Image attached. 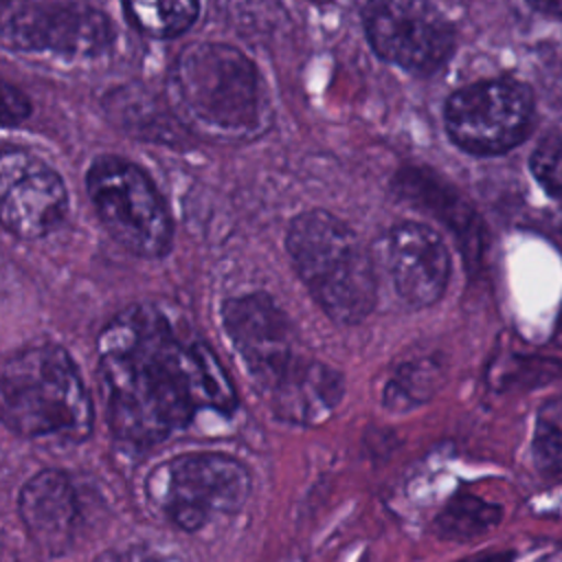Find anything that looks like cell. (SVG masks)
Masks as SVG:
<instances>
[{
  "label": "cell",
  "mask_w": 562,
  "mask_h": 562,
  "mask_svg": "<svg viewBox=\"0 0 562 562\" xmlns=\"http://www.w3.org/2000/svg\"><path fill=\"white\" fill-rule=\"evenodd\" d=\"M97 347L108 424L127 448L149 450L200 411L231 415L237 406L215 351L184 336L156 305L121 310Z\"/></svg>",
  "instance_id": "obj_1"
},
{
  "label": "cell",
  "mask_w": 562,
  "mask_h": 562,
  "mask_svg": "<svg viewBox=\"0 0 562 562\" xmlns=\"http://www.w3.org/2000/svg\"><path fill=\"white\" fill-rule=\"evenodd\" d=\"M0 413L26 439L77 443L92 432V404L64 347L26 345L7 356L0 375Z\"/></svg>",
  "instance_id": "obj_2"
},
{
  "label": "cell",
  "mask_w": 562,
  "mask_h": 562,
  "mask_svg": "<svg viewBox=\"0 0 562 562\" xmlns=\"http://www.w3.org/2000/svg\"><path fill=\"white\" fill-rule=\"evenodd\" d=\"M285 244L301 281L331 321L356 325L373 312V261L342 220L321 209L301 213L292 220Z\"/></svg>",
  "instance_id": "obj_3"
},
{
  "label": "cell",
  "mask_w": 562,
  "mask_h": 562,
  "mask_svg": "<svg viewBox=\"0 0 562 562\" xmlns=\"http://www.w3.org/2000/svg\"><path fill=\"white\" fill-rule=\"evenodd\" d=\"M171 90L182 112L217 136H244L261 119V81L235 46L198 42L171 68Z\"/></svg>",
  "instance_id": "obj_4"
},
{
  "label": "cell",
  "mask_w": 562,
  "mask_h": 562,
  "mask_svg": "<svg viewBox=\"0 0 562 562\" xmlns=\"http://www.w3.org/2000/svg\"><path fill=\"white\" fill-rule=\"evenodd\" d=\"M252 490L248 468L222 452L180 454L147 479V496L180 529L198 531L239 512Z\"/></svg>",
  "instance_id": "obj_5"
},
{
  "label": "cell",
  "mask_w": 562,
  "mask_h": 562,
  "mask_svg": "<svg viewBox=\"0 0 562 562\" xmlns=\"http://www.w3.org/2000/svg\"><path fill=\"white\" fill-rule=\"evenodd\" d=\"M86 189L101 224L123 248L147 259L167 255L171 217L138 165L121 156H99L86 173Z\"/></svg>",
  "instance_id": "obj_6"
},
{
  "label": "cell",
  "mask_w": 562,
  "mask_h": 562,
  "mask_svg": "<svg viewBox=\"0 0 562 562\" xmlns=\"http://www.w3.org/2000/svg\"><path fill=\"white\" fill-rule=\"evenodd\" d=\"M531 116L533 94L512 77L470 83L452 92L443 110L448 136L474 156L503 154L522 143Z\"/></svg>",
  "instance_id": "obj_7"
},
{
  "label": "cell",
  "mask_w": 562,
  "mask_h": 562,
  "mask_svg": "<svg viewBox=\"0 0 562 562\" xmlns=\"http://www.w3.org/2000/svg\"><path fill=\"white\" fill-rule=\"evenodd\" d=\"M364 33L371 48L408 72L430 75L454 50V29L428 0H369Z\"/></svg>",
  "instance_id": "obj_8"
},
{
  "label": "cell",
  "mask_w": 562,
  "mask_h": 562,
  "mask_svg": "<svg viewBox=\"0 0 562 562\" xmlns=\"http://www.w3.org/2000/svg\"><path fill=\"white\" fill-rule=\"evenodd\" d=\"M222 321L261 393H268L303 358L294 349L296 336L290 321L268 294L252 292L226 299Z\"/></svg>",
  "instance_id": "obj_9"
},
{
  "label": "cell",
  "mask_w": 562,
  "mask_h": 562,
  "mask_svg": "<svg viewBox=\"0 0 562 562\" xmlns=\"http://www.w3.org/2000/svg\"><path fill=\"white\" fill-rule=\"evenodd\" d=\"M2 40L20 50L92 57L112 44L114 29L105 13L88 4L35 2L18 7L4 20Z\"/></svg>",
  "instance_id": "obj_10"
},
{
  "label": "cell",
  "mask_w": 562,
  "mask_h": 562,
  "mask_svg": "<svg viewBox=\"0 0 562 562\" xmlns=\"http://www.w3.org/2000/svg\"><path fill=\"white\" fill-rule=\"evenodd\" d=\"M68 211V193L59 173L20 147H4L0 158V217L20 239H37L55 231Z\"/></svg>",
  "instance_id": "obj_11"
},
{
  "label": "cell",
  "mask_w": 562,
  "mask_h": 562,
  "mask_svg": "<svg viewBox=\"0 0 562 562\" xmlns=\"http://www.w3.org/2000/svg\"><path fill=\"white\" fill-rule=\"evenodd\" d=\"M380 248L402 301L428 307L441 299L450 279V252L430 226L400 222L386 231Z\"/></svg>",
  "instance_id": "obj_12"
},
{
  "label": "cell",
  "mask_w": 562,
  "mask_h": 562,
  "mask_svg": "<svg viewBox=\"0 0 562 562\" xmlns=\"http://www.w3.org/2000/svg\"><path fill=\"white\" fill-rule=\"evenodd\" d=\"M18 512L40 551L61 555L70 549L79 525V505L66 474L42 470L31 476L20 490Z\"/></svg>",
  "instance_id": "obj_13"
},
{
  "label": "cell",
  "mask_w": 562,
  "mask_h": 562,
  "mask_svg": "<svg viewBox=\"0 0 562 562\" xmlns=\"http://www.w3.org/2000/svg\"><path fill=\"white\" fill-rule=\"evenodd\" d=\"M342 378L321 360L301 358L266 395L279 419L292 424H321L342 400Z\"/></svg>",
  "instance_id": "obj_14"
},
{
  "label": "cell",
  "mask_w": 562,
  "mask_h": 562,
  "mask_svg": "<svg viewBox=\"0 0 562 562\" xmlns=\"http://www.w3.org/2000/svg\"><path fill=\"white\" fill-rule=\"evenodd\" d=\"M397 187L402 195H411L413 200H417L419 206H426L450 226L470 261L481 259V252L485 248L483 226L465 200H461L452 189L443 187L441 182L430 180L422 171L400 173Z\"/></svg>",
  "instance_id": "obj_15"
},
{
  "label": "cell",
  "mask_w": 562,
  "mask_h": 562,
  "mask_svg": "<svg viewBox=\"0 0 562 562\" xmlns=\"http://www.w3.org/2000/svg\"><path fill=\"white\" fill-rule=\"evenodd\" d=\"M132 24L149 37L167 40L184 33L198 18V0H123Z\"/></svg>",
  "instance_id": "obj_16"
},
{
  "label": "cell",
  "mask_w": 562,
  "mask_h": 562,
  "mask_svg": "<svg viewBox=\"0 0 562 562\" xmlns=\"http://www.w3.org/2000/svg\"><path fill=\"white\" fill-rule=\"evenodd\" d=\"M503 518V509L479 496L461 494L452 498L446 509L437 516L435 529L441 538L472 540L494 529Z\"/></svg>",
  "instance_id": "obj_17"
},
{
  "label": "cell",
  "mask_w": 562,
  "mask_h": 562,
  "mask_svg": "<svg viewBox=\"0 0 562 562\" xmlns=\"http://www.w3.org/2000/svg\"><path fill=\"white\" fill-rule=\"evenodd\" d=\"M533 459L540 472L562 476V397L547 402L536 419Z\"/></svg>",
  "instance_id": "obj_18"
},
{
  "label": "cell",
  "mask_w": 562,
  "mask_h": 562,
  "mask_svg": "<svg viewBox=\"0 0 562 562\" xmlns=\"http://www.w3.org/2000/svg\"><path fill=\"white\" fill-rule=\"evenodd\" d=\"M531 173L538 184L551 195L562 200V134L547 136L531 154Z\"/></svg>",
  "instance_id": "obj_19"
},
{
  "label": "cell",
  "mask_w": 562,
  "mask_h": 562,
  "mask_svg": "<svg viewBox=\"0 0 562 562\" xmlns=\"http://www.w3.org/2000/svg\"><path fill=\"white\" fill-rule=\"evenodd\" d=\"M562 373V364L555 358L542 356H518L514 358V369L505 373V382L512 386H542Z\"/></svg>",
  "instance_id": "obj_20"
},
{
  "label": "cell",
  "mask_w": 562,
  "mask_h": 562,
  "mask_svg": "<svg viewBox=\"0 0 562 562\" xmlns=\"http://www.w3.org/2000/svg\"><path fill=\"white\" fill-rule=\"evenodd\" d=\"M31 114V101L22 90H18L13 83H4V114L2 121L7 127L18 125Z\"/></svg>",
  "instance_id": "obj_21"
},
{
  "label": "cell",
  "mask_w": 562,
  "mask_h": 562,
  "mask_svg": "<svg viewBox=\"0 0 562 562\" xmlns=\"http://www.w3.org/2000/svg\"><path fill=\"white\" fill-rule=\"evenodd\" d=\"M94 562H165V560L143 547H127V549L105 551Z\"/></svg>",
  "instance_id": "obj_22"
},
{
  "label": "cell",
  "mask_w": 562,
  "mask_h": 562,
  "mask_svg": "<svg viewBox=\"0 0 562 562\" xmlns=\"http://www.w3.org/2000/svg\"><path fill=\"white\" fill-rule=\"evenodd\" d=\"M529 2L549 15H562V0H529Z\"/></svg>",
  "instance_id": "obj_23"
},
{
  "label": "cell",
  "mask_w": 562,
  "mask_h": 562,
  "mask_svg": "<svg viewBox=\"0 0 562 562\" xmlns=\"http://www.w3.org/2000/svg\"><path fill=\"white\" fill-rule=\"evenodd\" d=\"M465 562H512V553H487V555H479V558H472V560H465Z\"/></svg>",
  "instance_id": "obj_24"
},
{
  "label": "cell",
  "mask_w": 562,
  "mask_h": 562,
  "mask_svg": "<svg viewBox=\"0 0 562 562\" xmlns=\"http://www.w3.org/2000/svg\"><path fill=\"white\" fill-rule=\"evenodd\" d=\"M558 325H560V331H562V312H560V318H558Z\"/></svg>",
  "instance_id": "obj_25"
}]
</instances>
